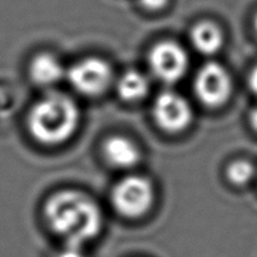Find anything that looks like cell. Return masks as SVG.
I'll use <instances>...</instances> for the list:
<instances>
[{
	"label": "cell",
	"instance_id": "6da1fadb",
	"mask_svg": "<svg viewBox=\"0 0 257 257\" xmlns=\"http://www.w3.org/2000/svg\"><path fill=\"white\" fill-rule=\"evenodd\" d=\"M44 216L50 230L64 238L67 245L82 247L102 231L99 206L79 191L64 190L50 196L44 205Z\"/></svg>",
	"mask_w": 257,
	"mask_h": 257
},
{
	"label": "cell",
	"instance_id": "7a4b0ae2",
	"mask_svg": "<svg viewBox=\"0 0 257 257\" xmlns=\"http://www.w3.org/2000/svg\"><path fill=\"white\" fill-rule=\"evenodd\" d=\"M80 112L77 103L63 93H49L33 105L28 128L37 142L57 146L67 142L77 132Z\"/></svg>",
	"mask_w": 257,
	"mask_h": 257
},
{
	"label": "cell",
	"instance_id": "3957f363",
	"mask_svg": "<svg viewBox=\"0 0 257 257\" xmlns=\"http://www.w3.org/2000/svg\"><path fill=\"white\" fill-rule=\"evenodd\" d=\"M155 201L152 182L143 176H127L112 191V203L118 213L128 218H138L151 210Z\"/></svg>",
	"mask_w": 257,
	"mask_h": 257
},
{
	"label": "cell",
	"instance_id": "277c9868",
	"mask_svg": "<svg viewBox=\"0 0 257 257\" xmlns=\"http://www.w3.org/2000/svg\"><path fill=\"white\" fill-rule=\"evenodd\" d=\"M69 83L77 92L89 97L103 94L113 82L109 63L97 57L84 58L67 70Z\"/></svg>",
	"mask_w": 257,
	"mask_h": 257
},
{
	"label": "cell",
	"instance_id": "5b68a950",
	"mask_svg": "<svg viewBox=\"0 0 257 257\" xmlns=\"http://www.w3.org/2000/svg\"><path fill=\"white\" fill-rule=\"evenodd\" d=\"M195 93L200 102L211 108L225 104L232 94V78L223 65L206 63L195 78Z\"/></svg>",
	"mask_w": 257,
	"mask_h": 257
},
{
	"label": "cell",
	"instance_id": "8992f818",
	"mask_svg": "<svg viewBox=\"0 0 257 257\" xmlns=\"http://www.w3.org/2000/svg\"><path fill=\"white\" fill-rule=\"evenodd\" d=\"M148 64L156 78L165 83H176L188 69V55L178 43L163 40L150 50Z\"/></svg>",
	"mask_w": 257,
	"mask_h": 257
},
{
	"label": "cell",
	"instance_id": "52a82bcc",
	"mask_svg": "<svg viewBox=\"0 0 257 257\" xmlns=\"http://www.w3.org/2000/svg\"><path fill=\"white\" fill-rule=\"evenodd\" d=\"M155 122L168 133H180L190 127L193 110L188 100L178 93L167 90L156 97L152 107Z\"/></svg>",
	"mask_w": 257,
	"mask_h": 257
},
{
	"label": "cell",
	"instance_id": "ba28073f",
	"mask_svg": "<svg viewBox=\"0 0 257 257\" xmlns=\"http://www.w3.org/2000/svg\"><path fill=\"white\" fill-rule=\"evenodd\" d=\"M103 155L113 167L132 168L141 160V151L132 140L123 136H112L103 145Z\"/></svg>",
	"mask_w": 257,
	"mask_h": 257
},
{
	"label": "cell",
	"instance_id": "9c48e42d",
	"mask_svg": "<svg viewBox=\"0 0 257 257\" xmlns=\"http://www.w3.org/2000/svg\"><path fill=\"white\" fill-rule=\"evenodd\" d=\"M29 74L35 84L40 87H52L60 82L67 72L57 57L49 53H42L33 58Z\"/></svg>",
	"mask_w": 257,
	"mask_h": 257
},
{
	"label": "cell",
	"instance_id": "30bf717a",
	"mask_svg": "<svg viewBox=\"0 0 257 257\" xmlns=\"http://www.w3.org/2000/svg\"><path fill=\"white\" fill-rule=\"evenodd\" d=\"M191 42L197 52L205 55H212L223 45L222 29L211 20L198 22L191 30Z\"/></svg>",
	"mask_w": 257,
	"mask_h": 257
},
{
	"label": "cell",
	"instance_id": "8fae6325",
	"mask_svg": "<svg viewBox=\"0 0 257 257\" xmlns=\"http://www.w3.org/2000/svg\"><path fill=\"white\" fill-rule=\"evenodd\" d=\"M150 92V80L143 73L128 70L117 80V93L124 102H138Z\"/></svg>",
	"mask_w": 257,
	"mask_h": 257
},
{
	"label": "cell",
	"instance_id": "7c38bea8",
	"mask_svg": "<svg viewBox=\"0 0 257 257\" xmlns=\"http://www.w3.org/2000/svg\"><path fill=\"white\" fill-rule=\"evenodd\" d=\"M227 180L235 186H245L251 182L255 176V167L246 160H237L230 163L226 170Z\"/></svg>",
	"mask_w": 257,
	"mask_h": 257
},
{
	"label": "cell",
	"instance_id": "4fadbf2b",
	"mask_svg": "<svg viewBox=\"0 0 257 257\" xmlns=\"http://www.w3.org/2000/svg\"><path fill=\"white\" fill-rule=\"evenodd\" d=\"M138 3L148 12H160L167 7L170 0H138Z\"/></svg>",
	"mask_w": 257,
	"mask_h": 257
},
{
	"label": "cell",
	"instance_id": "5bb4252c",
	"mask_svg": "<svg viewBox=\"0 0 257 257\" xmlns=\"http://www.w3.org/2000/svg\"><path fill=\"white\" fill-rule=\"evenodd\" d=\"M57 257H85V255L79 246L65 245V247L58 253Z\"/></svg>",
	"mask_w": 257,
	"mask_h": 257
},
{
	"label": "cell",
	"instance_id": "9a60e30c",
	"mask_svg": "<svg viewBox=\"0 0 257 257\" xmlns=\"http://www.w3.org/2000/svg\"><path fill=\"white\" fill-rule=\"evenodd\" d=\"M248 87L257 95V65L251 70L250 75H248Z\"/></svg>",
	"mask_w": 257,
	"mask_h": 257
},
{
	"label": "cell",
	"instance_id": "2e32d148",
	"mask_svg": "<svg viewBox=\"0 0 257 257\" xmlns=\"http://www.w3.org/2000/svg\"><path fill=\"white\" fill-rule=\"evenodd\" d=\"M250 124L252 130L257 133V107L253 108L250 113Z\"/></svg>",
	"mask_w": 257,
	"mask_h": 257
},
{
	"label": "cell",
	"instance_id": "e0dca14e",
	"mask_svg": "<svg viewBox=\"0 0 257 257\" xmlns=\"http://www.w3.org/2000/svg\"><path fill=\"white\" fill-rule=\"evenodd\" d=\"M253 29H255V33L257 35V14L255 15V19H253Z\"/></svg>",
	"mask_w": 257,
	"mask_h": 257
}]
</instances>
